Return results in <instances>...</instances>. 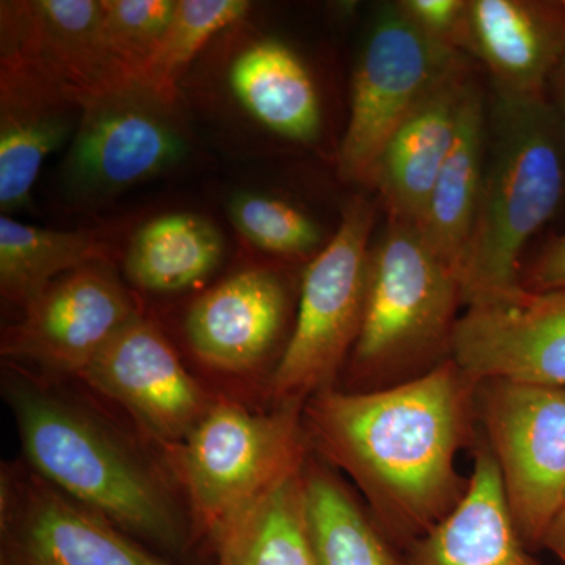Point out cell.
Returning <instances> with one entry per match:
<instances>
[{
  "label": "cell",
  "mask_w": 565,
  "mask_h": 565,
  "mask_svg": "<svg viewBox=\"0 0 565 565\" xmlns=\"http://www.w3.org/2000/svg\"><path fill=\"white\" fill-rule=\"evenodd\" d=\"M76 381L121 407L163 452L184 444L221 397L189 373L169 338L143 316L126 326Z\"/></svg>",
  "instance_id": "cell-12"
},
{
  "label": "cell",
  "mask_w": 565,
  "mask_h": 565,
  "mask_svg": "<svg viewBox=\"0 0 565 565\" xmlns=\"http://www.w3.org/2000/svg\"><path fill=\"white\" fill-rule=\"evenodd\" d=\"M463 65L460 51L424 33L399 3L386 6L353 73L351 115L338 154L340 177L371 188L394 134Z\"/></svg>",
  "instance_id": "cell-7"
},
{
  "label": "cell",
  "mask_w": 565,
  "mask_h": 565,
  "mask_svg": "<svg viewBox=\"0 0 565 565\" xmlns=\"http://www.w3.org/2000/svg\"><path fill=\"white\" fill-rule=\"evenodd\" d=\"M230 217L248 243L273 255H311L322 233L318 223L291 203L266 193L243 192L230 203Z\"/></svg>",
  "instance_id": "cell-27"
},
{
  "label": "cell",
  "mask_w": 565,
  "mask_h": 565,
  "mask_svg": "<svg viewBox=\"0 0 565 565\" xmlns=\"http://www.w3.org/2000/svg\"><path fill=\"white\" fill-rule=\"evenodd\" d=\"M476 388L449 359L403 384L370 392L333 386L305 403L311 452L355 482L393 546L414 544L467 492L456 459L478 418Z\"/></svg>",
  "instance_id": "cell-1"
},
{
  "label": "cell",
  "mask_w": 565,
  "mask_h": 565,
  "mask_svg": "<svg viewBox=\"0 0 565 565\" xmlns=\"http://www.w3.org/2000/svg\"><path fill=\"white\" fill-rule=\"evenodd\" d=\"M234 98L259 125L294 141H313L322 111L310 71L288 46L256 41L234 58L228 74Z\"/></svg>",
  "instance_id": "cell-20"
},
{
  "label": "cell",
  "mask_w": 565,
  "mask_h": 565,
  "mask_svg": "<svg viewBox=\"0 0 565 565\" xmlns=\"http://www.w3.org/2000/svg\"><path fill=\"white\" fill-rule=\"evenodd\" d=\"M542 546L550 550L565 565V505L546 531Z\"/></svg>",
  "instance_id": "cell-31"
},
{
  "label": "cell",
  "mask_w": 565,
  "mask_h": 565,
  "mask_svg": "<svg viewBox=\"0 0 565 565\" xmlns=\"http://www.w3.org/2000/svg\"><path fill=\"white\" fill-rule=\"evenodd\" d=\"M250 6L245 0H177L161 43L141 70L139 81L177 102L178 82L193 58L218 32L243 20Z\"/></svg>",
  "instance_id": "cell-26"
},
{
  "label": "cell",
  "mask_w": 565,
  "mask_h": 565,
  "mask_svg": "<svg viewBox=\"0 0 565 565\" xmlns=\"http://www.w3.org/2000/svg\"><path fill=\"white\" fill-rule=\"evenodd\" d=\"M467 63L448 77L394 134L375 167L373 184L388 217L419 225L435 182L455 147L471 85Z\"/></svg>",
  "instance_id": "cell-18"
},
{
  "label": "cell",
  "mask_w": 565,
  "mask_h": 565,
  "mask_svg": "<svg viewBox=\"0 0 565 565\" xmlns=\"http://www.w3.org/2000/svg\"><path fill=\"white\" fill-rule=\"evenodd\" d=\"M548 88L550 92H552V104L555 106V109L557 114H559L561 120H563L565 126V55L559 65H557L555 73H553Z\"/></svg>",
  "instance_id": "cell-32"
},
{
  "label": "cell",
  "mask_w": 565,
  "mask_h": 565,
  "mask_svg": "<svg viewBox=\"0 0 565 565\" xmlns=\"http://www.w3.org/2000/svg\"><path fill=\"white\" fill-rule=\"evenodd\" d=\"M467 492L448 515L408 545L405 565H542L516 530L486 440L476 445Z\"/></svg>",
  "instance_id": "cell-19"
},
{
  "label": "cell",
  "mask_w": 565,
  "mask_h": 565,
  "mask_svg": "<svg viewBox=\"0 0 565 565\" xmlns=\"http://www.w3.org/2000/svg\"><path fill=\"white\" fill-rule=\"evenodd\" d=\"M288 315L285 280L273 269L250 267L230 275L191 305L185 340L204 366L244 375L269 359Z\"/></svg>",
  "instance_id": "cell-15"
},
{
  "label": "cell",
  "mask_w": 565,
  "mask_h": 565,
  "mask_svg": "<svg viewBox=\"0 0 565 565\" xmlns=\"http://www.w3.org/2000/svg\"><path fill=\"white\" fill-rule=\"evenodd\" d=\"M460 50L486 66L494 95L545 98L565 55L564 2L468 0Z\"/></svg>",
  "instance_id": "cell-16"
},
{
  "label": "cell",
  "mask_w": 565,
  "mask_h": 565,
  "mask_svg": "<svg viewBox=\"0 0 565 565\" xmlns=\"http://www.w3.org/2000/svg\"><path fill=\"white\" fill-rule=\"evenodd\" d=\"M103 233L61 232L0 218V292L25 308L52 281L96 262H110Z\"/></svg>",
  "instance_id": "cell-24"
},
{
  "label": "cell",
  "mask_w": 565,
  "mask_h": 565,
  "mask_svg": "<svg viewBox=\"0 0 565 565\" xmlns=\"http://www.w3.org/2000/svg\"><path fill=\"white\" fill-rule=\"evenodd\" d=\"M486 111L471 82L460 115L459 131L438 174L418 228L427 245L459 277L486 174Z\"/></svg>",
  "instance_id": "cell-21"
},
{
  "label": "cell",
  "mask_w": 565,
  "mask_h": 565,
  "mask_svg": "<svg viewBox=\"0 0 565 565\" xmlns=\"http://www.w3.org/2000/svg\"><path fill=\"white\" fill-rule=\"evenodd\" d=\"M374 204L355 196L340 226L303 274L291 338L269 382L273 407L300 405L333 388L362 330Z\"/></svg>",
  "instance_id": "cell-6"
},
{
  "label": "cell",
  "mask_w": 565,
  "mask_h": 565,
  "mask_svg": "<svg viewBox=\"0 0 565 565\" xmlns=\"http://www.w3.org/2000/svg\"><path fill=\"white\" fill-rule=\"evenodd\" d=\"M451 360L475 385L565 386V289L522 285L468 303Z\"/></svg>",
  "instance_id": "cell-13"
},
{
  "label": "cell",
  "mask_w": 565,
  "mask_h": 565,
  "mask_svg": "<svg viewBox=\"0 0 565 565\" xmlns=\"http://www.w3.org/2000/svg\"><path fill=\"white\" fill-rule=\"evenodd\" d=\"M82 106L25 63L0 58V207L24 210L44 161L76 136Z\"/></svg>",
  "instance_id": "cell-17"
},
{
  "label": "cell",
  "mask_w": 565,
  "mask_h": 565,
  "mask_svg": "<svg viewBox=\"0 0 565 565\" xmlns=\"http://www.w3.org/2000/svg\"><path fill=\"white\" fill-rule=\"evenodd\" d=\"M397 3L424 33L446 46L462 51L460 44L467 14L465 0H403Z\"/></svg>",
  "instance_id": "cell-29"
},
{
  "label": "cell",
  "mask_w": 565,
  "mask_h": 565,
  "mask_svg": "<svg viewBox=\"0 0 565 565\" xmlns=\"http://www.w3.org/2000/svg\"><path fill=\"white\" fill-rule=\"evenodd\" d=\"M211 555L217 565H318L305 525L302 470L237 519Z\"/></svg>",
  "instance_id": "cell-25"
},
{
  "label": "cell",
  "mask_w": 565,
  "mask_h": 565,
  "mask_svg": "<svg viewBox=\"0 0 565 565\" xmlns=\"http://www.w3.org/2000/svg\"><path fill=\"white\" fill-rule=\"evenodd\" d=\"M141 316L110 262L62 275L28 307L2 337L7 362L33 364L55 377H79L92 360Z\"/></svg>",
  "instance_id": "cell-10"
},
{
  "label": "cell",
  "mask_w": 565,
  "mask_h": 565,
  "mask_svg": "<svg viewBox=\"0 0 565 565\" xmlns=\"http://www.w3.org/2000/svg\"><path fill=\"white\" fill-rule=\"evenodd\" d=\"M523 286L533 291L565 289V234L542 252L527 273L526 285Z\"/></svg>",
  "instance_id": "cell-30"
},
{
  "label": "cell",
  "mask_w": 565,
  "mask_h": 565,
  "mask_svg": "<svg viewBox=\"0 0 565 565\" xmlns=\"http://www.w3.org/2000/svg\"><path fill=\"white\" fill-rule=\"evenodd\" d=\"M0 58L32 66L82 109L132 76L111 54L95 0L0 3Z\"/></svg>",
  "instance_id": "cell-14"
},
{
  "label": "cell",
  "mask_w": 565,
  "mask_h": 565,
  "mask_svg": "<svg viewBox=\"0 0 565 565\" xmlns=\"http://www.w3.org/2000/svg\"><path fill=\"white\" fill-rule=\"evenodd\" d=\"M177 0H102L103 32L114 57L139 79L172 18Z\"/></svg>",
  "instance_id": "cell-28"
},
{
  "label": "cell",
  "mask_w": 565,
  "mask_h": 565,
  "mask_svg": "<svg viewBox=\"0 0 565 565\" xmlns=\"http://www.w3.org/2000/svg\"><path fill=\"white\" fill-rule=\"evenodd\" d=\"M222 256V234L210 221L174 212L137 230L126 248L125 273L141 291L180 292L210 277Z\"/></svg>",
  "instance_id": "cell-23"
},
{
  "label": "cell",
  "mask_w": 565,
  "mask_h": 565,
  "mask_svg": "<svg viewBox=\"0 0 565 565\" xmlns=\"http://www.w3.org/2000/svg\"><path fill=\"white\" fill-rule=\"evenodd\" d=\"M564 132L546 96L494 95L481 199L459 270L465 307L522 285L520 255L563 200Z\"/></svg>",
  "instance_id": "cell-3"
},
{
  "label": "cell",
  "mask_w": 565,
  "mask_h": 565,
  "mask_svg": "<svg viewBox=\"0 0 565 565\" xmlns=\"http://www.w3.org/2000/svg\"><path fill=\"white\" fill-rule=\"evenodd\" d=\"M302 411L280 405L258 412L218 397L188 440L166 452L207 552L237 519L302 470L311 452Z\"/></svg>",
  "instance_id": "cell-5"
},
{
  "label": "cell",
  "mask_w": 565,
  "mask_h": 565,
  "mask_svg": "<svg viewBox=\"0 0 565 565\" xmlns=\"http://www.w3.org/2000/svg\"><path fill=\"white\" fill-rule=\"evenodd\" d=\"M0 565L173 564L20 460L0 473Z\"/></svg>",
  "instance_id": "cell-11"
},
{
  "label": "cell",
  "mask_w": 565,
  "mask_h": 565,
  "mask_svg": "<svg viewBox=\"0 0 565 565\" xmlns=\"http://www.w3.org/2000/svg\"><path fill=\"white\" fill-rule=\"evenodd\" d=\"M459 277L418 225L388 217L371 250L362 330L345 364L351 392L412 381L451 359Z\"/></svg>",
  "instance_id": "cell-4"
},
{
  "label": "cell",
  "mask_w": 565,
  "mask_h": 565,
  "mask_svg": "<svg viewBox=\"0 0 565 565\" xmlns=\"http://www.w3.org/2000/svg\"><path fill=\"white\" fill-rule=\"evenodd\" d=\"M2 393L24 462L63 494L159 555L199 546L166 452L51 374L7 362Z\"/></svg>",
  "instance_id": "cell-2"
},
{
  "label": "cell",
  "mask_w": 565,
  "mask_h": 565,
  "mask_svg": "<svg viewBox=\"0 0 565 565\" xmlns=\"http://www.w3.org/2000/svg\"><path fill=\"white\" fill-rule=\"evenodd\" d=\"M302 490L318 565H405L341 476L313 452L303 463Z\"/></svg>",
  "instance_id": "cell-22"
},
{
  "label": "cell",
  "mask_w": 565,
  "mask_h": 565,
  "mask_svg": "<svg viewBox=\"0 0 565 565\" xmlns=\"http://www.w3.org/2000/svg\"><path fill=\"white\" fill-rule=\"evenodd\" d=\"M476 412L516 530L542 546L565 505V386L484 382Z\"/></svg>",
  "instance_id": "cell-9"
},
{
  "label": "cell",
  "mask_w": 565,
  "mask_h": 565,
  "mask_svg": "<svg viewBox=\"0 0 565 565\" xmlns=\"http://www.w3.org/2000/svg\"><path fill=\"white\" fill-rule=\"evenodd\" d=\"M189 152L177 102L139 79L85 104L62 167L65 195L98 204L169 172Z\"/></svg>",
  "instance_id": "cell-8"
}]
</instances>
